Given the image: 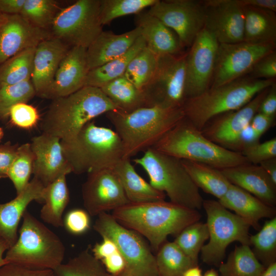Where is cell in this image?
I'll return each instance as SVG.
<instances>
[{
	"label": "cell",
	"mask_w": 276,
	"mask_h": 276,
	"mask_svg": "<svg viewBox=\"0 0 276 276\" xmlns=\"http://www.w3.org/2000/svg\"><path fill=\"white\" fill-rule=\"evenodd\" d=\"M121 225L146 238L157 251L169 235H178L185 227L199 221L197 210L165 200L129 203L112 211Z\"/></svg>",
	"instance_id": "1"
},
{
	"label": "cell",
	"mask_w": 276,
	"mask_h": 276,
	"mask_svg": "<svg viewBox=\"0 0 276 276\" xmlns=\"http://www.w3.org/2000/svg\"><path fill=\"white\" fill-rule=\"evenodd\" d=\"M117 110V106L100 88L84 86L70 95L53 99L40 127L42 132L68 142L93 119Z\"/></svg>",
	"instance_id": "2"
},
{
	"label": "cell",
	"mask_w": 276,
	"mask_h": 276,
	"mask_svg": "<svg viewBox=\"0 0 276 276\" xmlns=\"http://www.w3.org/2000/svg\"><path fill=\"white\" fill-rule=\"evenodd\" d=\"M124 147V157L130 158L152 148L185 117L181 107H143L130 112H107Z\"/></svg>",
	"instance_id": "3"
},
{
	"label": "cell",
	"mask_w": 276,
	"mask_h": 276,
	"mask_svg": "<svg viewBox=\"0 0 276 276\" xmlns=\"http://www.w3.org/2000/svg\"><path fill=\"white\" fill-rule=\"evenodd\" d=\"M152 148L179 159L202 163L219 170L250 164L240 152L206 138L185 117Z\"/></svg>",
	"instance_id": "4"
},
{
	"label": "cell",
	"mask_w": 276,
	"mask_h": 276,
	"mask_svg": "<svg viewBox=\"0 0 276 276\" xmlns=\"http://www.w3.org/2000/svg\"><path fill=\"white\" fill-rule=\"evenodd\" d=\"M275 82V79H256L245 75L210 88L197 96L186 99L181 108L185 117L201 130L212 118L240 108Z\"/></svg>",
	"instance_id": "5"
},
{
	"label": "cell",
	"mask_w": 276,
	"mask_h": 276,
	"mask_svg": "<svg viewBox=\"0 0 276 276\" xmlns=\"http://www.w3.org/2000/svg\"><path fill=\"white\" fill-rule=\"evenodd\" d=\"M61 143L72 172L77 174L112 168L124 158L123 145L116 131L92 121L74 140Z\"/></svg>",
	"instance_id": "6"
},
{
	"label": "cell",
	"mask_w": 276,
	"mask_h": 276,
	"mask_svg": "<svg viewBox=\"0 0 276 276\" xmlns=\"http://www.w3.org/2000/svg\"><path fill=\"white\" fill-rule=\"evenodd\" d=\"M22 219L17 240L7 250L5 260L30 268L54 270L64 258L63 242L29 211Z\"/></svg>",
	"instance_id": "7"
},
{
	"label": "cell",
	"mask_w": 276,
	"mask_h": 276,
	"mask_svg": "<svg viewBox=\"0 0 276 276\" xmlns=\"http://www.w3.org/2000/svg\"><path fill=\"white\" fill-rule=\"evenodd\" d=\"M147 172L151 185L166 194L170 202L192 209L202 207L203 199L181 159L161 153L152 148L133 159Z\"/></svg>",
	"instance_id": "8"
},
{
	"label": "cell",
	"mask_w": 276,
	"mask_h": 276,
	"mask_svg": "<svg viewBox=\"0 0 276 276\" xmlns=\"http://www.w3.org/2000/svg\"><path fill=\"white\" fill-rule=\"evenodd\" d=\"M207 215L209 241L201 249L203 262L219 266L223 262L227 247L238 241L249 245L250 225L243 219L230 212L218 201L203 200ZM250 246V245H249Z\"/></svg>",
	"instance_id": "9"
},
{
	"label": "cell",
	"mask_w": 276,
	"mask_h": 276,
	"mask_svg": "<svg viewBox=\"0 0 276 276\" xmlns=\"http://www.w3.org/2000/svg\"><path fill=\"white\" fill-rule=\"evenodd\" d=\"M93 228L102 238L110 239L116 245L134 276H159L155 257L140 234L119 223L111 214L97 216Z\"/></svg>",
	"instance_id": "10"
},
{
	"label": "cell",
	"mask_w": 276,
	"mask_h": 276,
	"mask_svg": "<svg viewBox=\"0 0 276 276\" xmlns=\"http://www.w3.org/2000/svg\"><path fill=\"white\" fill-rule=\"evenodd\" d=\"M100 0H78L61 9L51 27V34L71 47L87 49L103 31Z\"/></svg>",
	"instance_id": "11"
},
{
	"label": "cell",
	"mask_w": 276,
	"mask_h": 276,
	"mask_svg": "<svg viewBox=\"0 0 276 276\" xmlns=\"http://www.w3.org/2000/svg\"><path fill=\"white\" fill-rule=\"evenodd\" d=\"M187 51L178 55L158 56L151 79L142 90L148 107H181L185 100Z\"/></svg>",
	"instance_id": "12"
},
{
	"label": "cell",
	"mask_w": 276,
	"mask_h": 276,
	"mask_svg": "<svg viewBox=\"0 0 276 276\" xmlns=\"http://www.w3.org/2000/svg\"><path fill=\"white\" fill-rule=\"evenodd\" d=\"M276 45L245 41L219 43L210 88H215L249 74L262 57L275 51Z\"/></svg>",
	"instance_id": "13"
},
{
	"label": "cell",
	"mask_w": 276,
	"mask_h": 276,
	"mask_svg": "<svg viewBox=\"0 0 276 276\" xmlns=\"http://www.w3.org/2000/svg\"><path fill=\"white\" fill-rule=\"evenodd\" d=\"M147 12L175 33L184 49L204 27L202 0H158Z\"/></svg>",
	"instance_id": "14"
},
{
	"label": "cell",
	"mask_w": 276,
	"mask_h": 276,
	"mask_svg": "<svg viewBox=\"0 0 276 276\" xmlns=\"http://www.w3.org/2000/svg\"><path fill=\"white\" fill-rule=\"evenodd\" d=\"M219 45L204 27L187 51L185 99L201 94L210 88Z\"/></svg>",
	"instance_id": "15"
},
{
	"label": "cell",
	"mask_w": 276,
	"mask_h": 276,
	"mask_svg": "<svg viewBox=\"0 0 276 276\" xmlns=\"http://www.w3.org/2000/svg\"><path fill=\"white\" fill-rule=\"evenodd\" d=\"M269 87L258 93L240 108L221 113L212 118L201 129L202 134L223 148L240 152V134L258 112Z\"/></svg>",
	"instance_id": "16"
},
{
	"label": "cell",
	"mask_w": 276,
	"mask_h": 276,
	"mask_svg": "<svg viewBox=\"0 0 276 276\" xmlns=\"http://www.w3.org/2000/svg\"><path fill=\"white\" fill-rule=\"evenodd\" d=\"M82 194L84 206L90 216H97L130 203L112 168L88 173L82 185Z\"/></svg>",
	"instance_id": "17"
},
{
	"label": "cell",
	"mask_w": 276,
	"mask_h": 276,
	"mask_svg": "<svg viewBox=\"0 0 276 276\" xmlns=\"http://www.w3.org/2000/svg\"><path fill=\"white\" fill-rule=\"evenodd\" d=\"M204 28L219 43L244 40L243 6L240 0H202Z\"/></svg>",
	"instance_id": "18"
},
{
	"label": "cell",
	"mask_w": 276,
	"mask_h": 276,
	"mask_svg": "<svg viewBox=\"0 0 276 276\" xmlns=\"http://www.w3.org/2000/svg\"><path fill=\"white\" fill-rule=\"evenodd\" d=\"M52 37L49 30L34 26L19 14L0 13V65L19 52L36 47Z\"/></svg>",
	"instance_id": "19"
},
{
	"label": "cell",
	"mask_w": 276,
	"mask_h": 276,
	"mask_svg": "<svg viewBox=\"0 0 276 276\" xmlns=\"http://www.w3.org/2000/svg\"><path fill=\"white\" fill-rule=\"evenodd\" d=\"M30 144L35 157L34 177L44 187L61 176L72 172L59 138L42 132L33 137Z\"/></svg>",
	"instance_id": "20"
},
{
	"label": "cell",
	"mask_w": 276,
	"mask_h": 276,
	"mask_svg": "<svg viewBox=\"0 0 276 276\" xmlns=\"http://www.w3.org/2000/svg\"><path fill=\"white\" fill-rule=\"evenodd\" d=\"M86 49L71 47L60 62L53 82L44 96L54 99L70 95L84 87L89 71Z\"/></svg>",
	"instance_id": "21"
},
{
	"label": "cell",
	"mask_w": 276,
	"mask_h": 276,
	"mask_svg": "<svg viewBox=\"0 0 276 276\" xmlns=\"http://www.w3.org/2000/svg\"><path fill=\"white\" fill-rule=\"evenodd\" d=\"M70 48L53 37L42 41L36 47L31 79L36 96L44 98L60 62Z\"/></svg>",
	"instance_id": "22"
},
{
	"label": "cell",
	"mask_w": 276,
	"mask_h": 276,
	"mask_svg": "<svg viewBox=\"0 0 276 276\" xmlns=\"http://www.w3.org/2000/svg\"><path fill=\"white\" fill-rule=\"evenodd\" d=\"M44 188L42 182L34 177L15 198L0 203V237L10 247L17 240L18 226L28 205L34 200L43 202Z\"/></svg>",
	"instance_id": "23"
},
{
	"label": "cell",
	"mask_w": 276,
	"mask_h": 276,
	"mask_svg": "<svg viewBox=\"0 0 276 276\" xmlns=\"http://www.w3.org/2000/svg\"><path fill=\"white\" fill-rule=\"evenodd\" d=\"M232 183L251 194L266 204L275 207L276 185L259 165H241L221 170Z\"/></svg>",
	"instance_id": "24"
},
{
	"label": "cell",
	"mask_w": 276,
	"mask_h": 276,
	"mask_svg": "<svg viewBox=\"0 0 276 276\" xmlns=\"http://www.w3.org/2000/svg\"><path fill=\"white\" fill-rule=\"evenodd\" d=\"M135 22L146 47L157 56L178 55L186 52L175 33L148 12L136 14Z\"/></svg>",
	"instance_id": "25"
},
{
	"label": "cell",
	"mask_w": 276,
	"mask_h": 276,
	"mask_svg": "<svg viewBox=\"0 0 276 276\" xmlns=\"http://www.w3.org/2000/svg\"><path fill=\"white\" fill-rule=\"evenodd\" d=\"M141 36L138 27L121 34L102 31L86 49L89 70L125 54Z\"/></svg>",
	"instance_id": "26"
},
{
	"label": "cell",
	"mask_w": 276,
	"mask_h": 276,
	"mask_svg": "<svg viewBox=\"0 0 276 276\" xmlns=\"http://www.w3.org/2000/svg\"><path fill=\"white\" fill-rule=\"evenodd\" d=\"M227 210L245 220L250 226L259 228V220L275 216V207L270 206L251 194L233 184L231 185L223 196L218 200Z\"/></svg>",
	"instance_id": "27"
},
{
	"label": "cell",
	"mask_w": 276,
	"mask_h": 276,
	"mask_svg": "<svg viewBox=\"0 0 276 276\" xmlns=\"http://www.w3.org/2000/svg\"><path fill=\"white\" fill-rule=\"evenodd\" d=\"M130 159L123 158L112 168L130 203L165 200L166 194L143 178L136 172Z\"/></svg>",
	"instance_id": "28"
},
{
	"label": "cell",
	"mask_w": 276,
	"mask_h": 276,
	"mask_svg": "<svg viewBox=\"0 0 276 276\" xmlns=\"http://www.w3.org/2000/svg\"><path fill=\"white\" fill-rule=\"evenodd\" d=\"M243 41L257 44L276 45L275 12L243 6Z\"/></svg>",
	"instance_id": "29"
},
{
	"label": "cell",
	"mask_w": 276,
	"mask_h": 276,
	"mask_svg": "<svg viewBox=\"0 0 276 276\" xmlns=\"http://www.w3.org/2000/svg\"><path fill=\"white\" fill-rule=\"evenodd\" d=\"M42 199L44 204L40 210L41 219L54 227L63 226V214L70 200L66 175L44 187Z\"/></svg>",
	"instance_id": "30"
},
{
	"label": "cell",
	"mask_w": 276,
	"mask_h": 276,
	"mask_svg": "<svg viewBox=\"0 0 276 276\" xmlns=\"http://www.w3.org/2000/svg\"><path fill=\"white\" fill-rule=\"evenodd\" d=\"M181 161L197 187L218 200L226 193L231 185L221 170L202 163L186 159Z\"/></svg>",
	"instance_id": "31"
},
{
	"label": "cell",
	"mask_w": 276,
	"mask_h": 276,
	"mask_svg": "<svg viewBox=\"0 0 276 276\" xmlns=\"http://www.w3.org/2000/svg\"><path fill=\"white\" fill-rule=\"evenodd\" d=\"M145 47V41L140 36L125 54L101 66L90 70L87 75L84 86L100 88L107 83L123 76L131 59Z\"/></svg>",
	"instance_id": "32"
},
{
	"label": "cell",
	"mask_w": 276,
	"mask_h": 276,
	"mask_svg": "<svg viewBox=\"0 0 276 276\" xmlns=\"http://www.w3.org/2000/svg\"><path fill=\"white\" fill-rule=\"evenodd\" d=\"M100 89L120 111L130 112L148 107L143 91L137 88L124 75L107 83Z\"/></svg>",
	"instance_id": "33"
},
{
	"label": "cell",
	"mask_w": 276,
	"mask_h": 276,
	"mask_svg": "<svg viewBox=\"0 0 276 276\" xmlns=\"http://www.w3.org/2000/svg\"><path fill=\"white\" fill-rule=\"evenodd\" d=\"M218 267L220 276H259L265 268L246 244L236 246Z\"/></svg>",
	"instance_id": "34"
},
{
	"label": "cell",
	"mask_w": 276,
	"mask_h": 276,
	"mask_svg": "<svg viewBox=\"0 0 276 276\" xmlns=\"http://www.w3.org/2000/svg\"><path fill=\"white\" fill-rule=\"evenodd\" d=\"M35 48L19 52L0 65V87L31 80Z\"/></svg>",
	"instance_id": "35"
},
{
	"label": "cell",
	"mask_w": 276,
	"mask_h": 276,
	"mask_svg": "<svg viewBox=\"0 0 276 276\" xmlns=\"http://www.w3.org/2000/svg\"><path fill=\"white\" fill-rule=\"evenodd\" d=\"M55 276H113L92 254L89 245L65 263L54 270Z\"/></svg>",
	"instance_id": "36"
},
{
	"label": "cell",
	"mask_w": 276,
	"mask_h": 276,
	"mask_svg": "<svg viewBox=\"0 0 276 276\" xmlns=\"http://www.w3.org/2000/svg\"><path fill=\"white\" fill-rule=\"evenodd\" d=\"M155 261L159 276H181L190 267L197 265L173 242L163 244Z\"/></svg>",
	"instance_id": "37"
},
{
	"label": "cell",
	"mask_w": 276,
	"mask_h": 276,
	"mask_svg": "<svg viewBox=\"0 0 276 276\" xmlns=\"http://www.w3.org/2000/svg\"><path fill=\"white\" fill-rule=\"evenodd\" d=\"M158 56L146 46L131 59L124 76L142 90L153 76Z\"/></svg>",
	"instance_id": "38"
},
{
	"label": "cell",
	"mask_w": 276,
	"mask_h": 276,
	"mask_svg": "<svg viewBox=\"0 0 276 276\" xmlns=\"http://www.w3.org/2000/svg\"><path fill=\"white\" fill-rule=\"evenodd\" d=\"M249 245L261 263L265 267L276 259V217L265 221L261 229L250 236Z\"/></svg>",
	"instance_id": "39"
},
{
	"label": "cell",
	"mask_w": 276,
	"mask_h": 276,
	"mask_svg": "<svg viewBox=\"0 0 276 276\" xmlns=\"http://www.w3.org/2000/svg\"><path fill=\"white\" fill-rule=\"evenodd\" d=\"M60 9L56 1L25 0L19 14L34 26L49 30Z\"/></svg>",
	"instance_id": "40"
},
{
	"label": "cell",
	"mask_w": 276,
	"mask_h": 276,
	"mask_svg": "<svg viewBox=\"0 0 276 276\" xmlns=\"http://www.w3.org/2000/svg\"><path fill=\"white\" fill-rule=\"evenodd\" d=\"M158 0H100V20L102 26L126 15L137 14Z\"/></svg>",
	"instance_id": "41"
},
{
	"label": "cell",
	"mask_w": 276,
	"mask_h": 276,
	"mask_svg": "<svg viewBox=\"0 0 276 276\" xmlns=\"http://www.w3.org/2000/svg\"><path fill=\"white\" fill-rule=\"evenodd\" d=\"M209 237L206 223L198 221L185 227L176 236L174 242L195 265H197L198 255Z\"/></svg>",
	"instance_id": "42"
},
{
	"label": "cell",
	"mask_w": 276,
	"mask_h": 276,
	"mask_svg": "<svg viewBox=\"0 0 276 276\" xmlns=\"http://www.w3.org/2000/svg\"><path fill=\"white\" fill-rule=\"evenodd\" d=\"M34 155L30 143L18 146L16 156L9 169L7 177L12 181L17 195L26 187L33 173Z\"/></svg>",
	"instance_id": "43"
},
{
	"label": "cell",
	"mask_w": 276,
	"mask_h": 276,
	"mask_svg": "<svg viewBox=\"0 0 276 276\" xmlns=\"http://www.w3.org/2000/svg\"><path fill=\"white\" fill-rule=\"evenodd\" d=\"M35 96L36 93L31 80L0 87V120L9 117L12 106L18 103H27Z\"/></svg>",
	"instance_id": "44"
},
{
	"label": "cell",
	"mask_w": 276,
	"mask_h": 276,
	"mask_svg": "<svg viewBox=\"0 0 276 276\" xmlns=\"http://www.w3.org/2000/svg\"><path fill=\"white\" fill-rule=\"evenodd\" d=\"M240 153L250 164L254 165H259L264 160L276 157V138L247 146Z\"/></svg>",
	"instance_id": "45"
},
{
	"label": "cell",
	"mask_w": 276,
	"mask_h": 276,
	"mask_svg": "<svg viewBox=\"0 0 276 276\" xmlns=\"http://www.w3.org/2000/svg\"><path fill=\"white\" fill-rule=\"evenodd\" d=\"M9 117L14 125L25 129L34 127L39 120L36 108L26 103H18L12 106Z\"/></svg>",
	"instance_id": "46"
},
{
	"label": "cell",
	"mask_w": 276,
	"mask_h": 276,
	"mask_svg": "<svg viewBox=\"0 0 276 276\" xmlns=\"http://www.w3.org/2000/svg\"><path fill=\"white\" fill-rule=\"evenodd\" d=\"M85 210L74 209L70 210L63 218V226L69 233L80 235L90 228V218Z\"/></svg>",
	"instance_id": "47"
},
{
	"label": "cell",
	"mask_w": 276,
	"mask_h": 276,
	"mask_svg": "<svg viewBox=\"0 0 276 276\" xmlns=\"http://www.w3.org/2000/svg\"><path fill=\"white\" fill-rule=\"evenodd\" d=\"M248 75L256 79H275L276 51H274L260 59Z\"/></svg>",
	"instance_id": "48"
},
{
	"label": "cell",
	"mask_w": 276,
	"mask_h": 276,
	"mask_svg": "<svg viewBox=\"0 0 276 276\" xmlns=\"http://www.w3.org/2000/svg\"><path fill=\"white\" fill-rule=\"evenodd\" d=\"M0 276H55L51 269H33L16 264L7 263L0 267Z\"/></svg>",
	"instance_id": "49"
},
{
	"label": "cell",
	"mask_w": 276,
	"mask_h": 276,
	"mask_svg": "<svg viewBox=\"0 0 276 276\" xmlns=\"http://www.w3.org/2000/svg\"><path fill=\"white\" fill-rule=\"evenodd\" d=\"M18 146L10 142L0 146V178L7 177V174L17 154Z\"/></svg>",
	"instance_id": "50"
},
{
	"label": "cell",
	"mask_w": 276,
	"mask_h": 276,
	"mask_svg": "<svg viewBox=\"0 0 276 276\" xmlns=\"http://www.w3.org/2000/svg\"><path fill=\"white\" fill-rule=\"evenodd\" d=\"M106 271L113 276L117 275L126 268V263L119 250L101 261Z\"/></svg>",
	"instance_id": "51"
},
{
	"label": "cell",
	"mask_w": 276,
	"mask_h": 276,
	"mask_svg": "<svg viewBox=\"0 0 276 276\" xmlns=\"http://www.w3.org/2000/svg\"><path fill=\"white\" fill-rule=\"evenodd\" d=\"M91 251L95 257L100 261L111 256L117 251L115 243L110 239L103 237L100 243H96Z\"/></svg>",
	"instance_id": "52"
},
{
	"label": "cell",
	"mask_w": 276,
	"mask_h": 276,
	"mask_svg": "<svg viewBox=\"0 0 276 276\" xmlns=\"http://www.w3.org/2000/svg\"><path fill=\"white\" fill-rule=\"evenodd\" d=\"M258 112L271 117L276 114V82L269 88L268 91L262 100Z\"/></svg>",
	"instance_id": "53"
},
{
	"label": "cell",
	"mask_w": 276,
	"mask_h": 276,
	"mask_svg": "<svg viewBox=\"0 0 276 276\" xmlns=\"http://www.w3.org/2000/svg\"><path fill=\"white\" fill-rule=\"evenodd\" d=\"M275 117L257 112L251 119L250 125L261 136L266 132L275 123Z\"/></svg>",
	"instance_id": "54"
},
{
	"label": "cell",
	"mask_w": 276,
	"mask_h": 276,
	"mask_svg": "<svg viewBox=\"0 0 276 276\" xmlns=\"http://www.w3.org/2000/svg\"><path fill=\"white\" fill-rule=\"evenodd\" d=\"M261 136L249 124L242 131L239 136L241 151L244 147L259 142Z\"/></svg>",
	"instance_id": "55"
},
{
	"label": "cell",
	"mask_w": 276,
	"mask_h": 276,
	"mask_svg": "<svg viewBox=\"0 0 276 276\" xmlns=\"http://www.w3.org/2000/svg\"><path fill=\"white\" fill-rule=\"evenodd\" d=\"M25 0H0V13L7 14H20Z\"/></svg>",
	"instance_id": "56"
},
{
	"label": "cell",
	"mask_w": 276,
	"mask_h": 276,
	"mask_svg": "<svg viewBox=\"0 0 276 276\" xmlns=\"http://www.w3.org/2000/svg\"><path fill=\"white\" fill-rule=\"evenodd\" d=\"M243 6H250L276 12L275 0H240Z\"/></svg>",
	"instance_id": "57"
},
{
	"label": "cell",
	"mask_w": 276,
	"mask_h": 276,
	"mask_svg": "<svg viewBox=\"0 0 276 276\" xmlns=\"http://www.w3.org/2000/svg\"><path fill=\"white\" fill-rule=\"evenodd\" d=\"M276 185V157L264 160L259 164Z\"/></svg>",
	"instance_id": "58"
},
{
	"label": "cell",
	"mask_w": 276,
	"mask_h": 276,
	"mask_svg": "<svg viewBox=\"0 0 276 276\" xmlns=\"http://www.w3.org/2000/svg\"><path fill=\"white\" fill-rule=\"evenodd\" d=\"M9 248L10 246L6 241L0 237V267L7 263L3 257V255Z\"/></svg>",
	"instance_id": "59"
},
{
	"label": "cell",
	"mask_w": 276,
	"mask_h": 276,
	"mask_svg": "<svg viewBox=\"0 0 276 276\" xmlns=\"http://www.w3.org/2000/svg\"><path fill=\"white\" fill-rule=\"evenodd\" d=\"M181 276H202L201 269L197 265H194L187 269Z\"/></svg>",
	"instance_id": "60"
},
{
	"label": "cell",
	"mask_w": 276,
	"mask_h": 276,
	"mask_svg": "<svg viewBox=\"0 0 276 276\" xmlns=\"http://www.w3.org/2000/svg\"><path fill=\"white\" fill-rule=\"evenodd\" d=\"M259 276H276V262L266 267Z\"/></svg>",
	"instance_id": "61"
},
{
	"label": "cell",
	"mask_w": 276,
	"mask_h": 276,
	"mask_svg": "<svg viewBox=\"0 0 276 276\" xmlns=\"http://www.w3.org/2000/svg\"><path fill=\"white\" fill-rule=\"evenodd\" d=\"M203 276H219V275L217 271L214 269H211L207 270Z\"/></svg>",
	"instance_id": "62"
},
{
	"label": "cell",
	"mask_w": 276,
	"mask_h": 276,
	"mask_svg": "<svg viewBox=\"0 0 276 276\" xmlns=\"http://www.w3.org/2000/svg\"><path fill=\"white\" fill-rule=\"evenodd\" d=\"M115 276H134L130 272H129L126 268L120 274Z\"/></svg>",
	"instance_id": "63"
},
{
	"label": "cell",
	"mask_w": 276,
	"mask_h": 276,
	"mask_svg": "<svg viewBox=\"0 0 276 276\" xmlns=\"http://www.w3.org/2000/svg\"><path fill=\"white\" fill-rule=\"evenodd\" d=\"M4 135V131L3 128L0 127V141L2 139Z\"/></svg>",
	"instance_id": "64"
}]
</instances>
